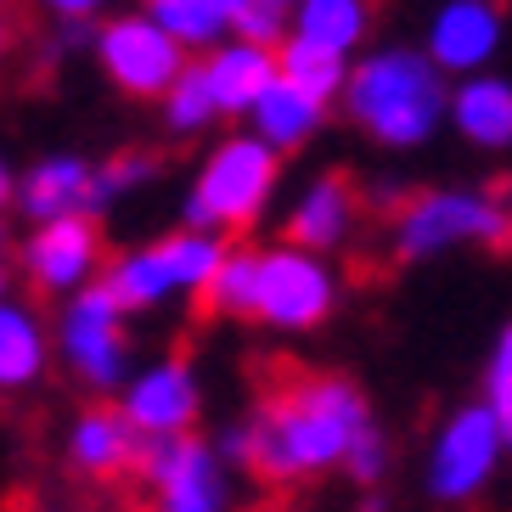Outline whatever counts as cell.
<instances>
[{"label":"cell","instance_id":"24","mask_svg":"<svg viewBox=\"0 0 512 512\" xmlns=\"http://www.w3.org/2000/svg\"><path fill=\"white\" fill-rule=\"evenodd\" d=\"M158 124H164L175 141H197V136H214V130H220L214 96H209V85H203V74H197L192 62H186L181 79L158 96Z\"/></svg>","mask_w":512,"mask_h":512},{"label":"cell","instance_id":"1","mask_svg":"<svg viewBox=\"0 0 512 512\" xmlns=\"http://www.w3.org/2000/svg\"><path fill=\"white\" fill-rule=\"evenodd\" d=\"M366 428H377V417L355 377L304 372L282 383L271 400H259L248 417L231 422L214 439V451L265 484H304L338 473Z\"/></svg>","mask_w":512,"mask_h":512},{"label":"cell","instance_id":"2","mask_svg":"<svg viewBox=\"0 0 512 512\" xmlns=\"http://www.w3.org/2000/svg\"><path fill=\"white\" fill-rule=\"evenodd\" d=\"M445 102H451V79L422 57L411 40H383L349 57L344 91L338 102L344 119L383 152H422L445 130Z\"/></svg>","mask_w":512,"mask_h":512},{"label":"cell","instance_id":"13","mask_svg":"<svg viewBox=\"0 0 512 512\" xmlns=\"http://www.w3.org/2000/svg\"><path fill=\"white\" fill-rule=\"evenodd\" d=\"M417 46L445 79L484 74L501 62V46H507V6L501 0H439L422 23Z\"/></svg>","mask_w":512,"mask_h":512},{"label":"cell","instance_id":"3","mask_svg":"<svg viewBox=\"0 0 512 512\" xmlns=\"http://www.w3.org/2000/svg\"><path fill=\"white\" fill-rule=\"evenodd\" d=\"M282 192V152L265 147L254 130H220L209 147L197 152L192 175L181 192V226L214 231V237L237 242L276 209Z\"/></svg>","mask_w":512,"mask_h":512},{"label":"cell","instance_id":"8","mask_svg":"<svg viewBox=\"0 0 512 512\" xmlns=\"http://www.w3.org/2000/svg\"><path fill=\"white\" fill-rule=\"evenodd\" d=\"M338 304H344V276L327 254H310L293 242L259 248L248 321H259L265 332H282V338H304V332L327 327L338 316Z\"/></svg>","mask_w":512,"mask_h":512},{"label":"cell","instance_id":"27","mask_svg":"<svg viewBox=\"0 0 512 512\" xmlns=\"http://www.w3.org/2000/svg\"><path fill=\"white\" fill-rule=\"evenodd\" d=\"M158 175V164H152L147 152H124V158H96V209L113 214L124 203V197H136L141 186Z\"/></svg>","mask_w":512,"mask_h":512},{"label":"cell","instance_id":"32","mask_svg":"<svg viewBox=\"0 0 512 512\" xmlns=\"http://www.w3.org/2000/svg\"><path fill=\"white\" fill-rule=\"evenodd\" d=\"M12 276H17V265H12V231H6V220H0V299L12 293Z\"/></svg>","mask_w":512,"mask_h":512},{"label":"cell","instance_id":"23","mask_svg":"<svg viewBox=\"0 0 512 512\" xmlns=\"http://www.w3.org/2000/svg\"><path fill=\"white\" fill-rule=\"evenodd\" d=\"M276 74L293 79L299 91H310L316 102H338V91H344V74H349V57H338V51H321L310 46V40H293L287 34L282 46H276Z\"/></svg>","mask_w":512,"mask_h":512},{"label":"cell","instance_id":"33","mask_svg":"<svg viewBox=\"0 0 512 512\" xmlns=\"http://www.w3.org/2000/svg\"><path fill=\"white\" fill-rule=\"evenodd\" d=\"M12 192H17V164L0 152V214L12 209Z\"/></svg>","mask_w":512,"mask_h":512},{"label":"cell","instance_id":"11","mask_svg":"<svg viewBox=\"0 0 512 512\" xmlns=\"http://www.w3.org/2000/svg\"><path fill=\"white\" fill-rule=\"evenodd\" d=\"M17 276L40 293V299H68L79 287H91L107 265L102 220L91 214H62V220H40L23 231V242H12Z\"/></svg>","mask_w":512,"mask_h":512},{"label":"cell","instance_id":"22","mask_svg":"<svg viewBox=\"0 0 512 512\" xmlns=\"http://www.w3.org/2000/svg\"><path fill=\"white\" fill-rule=\"evenodd\" d=\"M152 12V23L186 51V57H203L209 46L231 40V23H237L242 0H141Z\"/></svg>","mask_w":512,"mask_h":512},{"label":"cell","instance_id":"20","mask_svg":"<svg viewBox=\"0 0 512 512\" xmlns=\"http://www.w3.org/2000/svg\"><path fill=\"white\" fill-rule=\"evenodd\" d=\"M242 130H254L265 147H276L287 158V152H299V147H310V141L327 130V119H332V107L327 102H316L310 91H299L293 79H282L276 74L265 91H259V102L242 113Z\"/></svg>","mask_w":512,"mask_h":512},{"label":"cell","instance_id":"16","mask_svg":"<svg viewBox=\"0 0 512 512\" xmlns=\"http://www.w3.org/2000/svg\"><path fill=\"white\" fill-rule=\"evenodd\" d=\"M136 456H141V439L136 428L119 417L113 400H91L68 417V434H62V462L74 467L79 479L91 484H113V479H130L136 473Z\"/></svg>","mask_w":512,"mask_h":512},{"label":"cell","instance_id":"29","mask_svg":"<svg viewBox=\"0 0 512 512\" xmlns=\"http://www.w3.org/2000/svg\"><path fill=\"white\" fill-rule=\"evenodd\" d=\"M389 467H394V451H389V439H383V428H366V434L355 439V451L344 456V467H338V473H349L355 484H366V490H372V484L389 479Z\"/></svg>","mask_w":512,"mask_h":512},{"label":"cell","instance_id":"25","mask_svg":"<svg viewBox=\"0 0 512 512\" xmlns=\"http://www.w3.org/2000/svg\"><path fill=\"white\" fill-rule=\"evenodd\" d=\"M254 265H259V248H248V242H231L226 254H220L209 287H203V304H209L214 316L248 321V310H254Z\"/></svg>","mask_w":512,"mask_h":512},{"label":"cell","instance_id":"4","mask_svg":"<svg viewBox=\"0 0 512 512\" xmlns=\"http://www.w3.org/2000/svg\"><path fill=\"white\" fill-rule=\"evenodd\" d=\"M501 242H512L507 197L467 181L422 186V192L400 197V209L389 214L394 265H434V259L462 254V248H501Z\"/></svg>","mask_w":512,"mask_h":512},{"label":"cell","instance_id":"21","mask_svg":"<svg viewBox=\"0 0 512 512\" xmlns=\"http://www.w3.org/2000/svg\"><path fill=\"white\" fill-rule=\"evenodd\" d=\"M287 34L321 51H338V57H355V51H366V34H372V0H293Z\"/></svg>","mask_w":512,"mask_h":512},{"label":"cell","instance_id":"28","mask_svg":"<svg viewBox=\"0 0 512 512\" xmlns=\"http://www.w3.org/2000/svg\"><path fill=\"white\" fill-rule=\"evenodd\" d=\"M237 40H254V46H282L287 40V6L282 0H242L237 6V23H231Z\"/></svg>","mask_w":512,"mask_h":512},{"label":"cell","instance_id":"14","mask_svg":"<svg viewBox=\"0 0 512 512\" xmlns=\"http://www.w3.org/2000/svg\"><path fill=\"white\" fill-rule=\"evenodd\" d=\"M355 231H361V186L349 181L344 169H321V175H310L282 209V242L310 248V254L332 259L338 248H349Z\"/></svg>","mask_w":512,"mask_h":512},{"label":"cell","instance_id":"5","mask_svg":"<svg viewBox=\"0 0 512 512\" xmlns=\"http://www.w3.org/2000/svg\"><path fill=\"white\" fill-rule=\"evenodd\" d=\"M226 248L231 242L214 237V231L175 226L147 242H130L124 254H107L96 282L107 287V299L119 304L124 316H152V310H169L175 299H203V287H209Z\"/></svg>","mask_w":512,"mask_h":512},{"label":"cell","instance_id":"12","mask_svg":"<svg viewBox=\"0 0 512 512\" xmlns=\"http://www.w3.org/2000/svg\"><path fill=\"white\" fill-rule=\"evenodd\" d=\"M119 417L136 428V439H175L197 434L203 422V372L186 355H152L136 361V372L124 377V389L113 394Z\"/></svg>","mask_w":512,"mask_h":512},{"label":"cell","instance_id":"7","mask_svg":"<svg viewBox=\"0 0 512 512\" xmlns=\"http://www.w3.org/2000/svg\"><path fill=\"white\" fill-rule=\"evenodd\" d=\"M507 456L512 451L496 411L484 400H462L434 422V434L422 445V496L434 507H467V501L490 496Z\"/></svg>","mask_w":512,"mask_h":512},{"label":"cell","instance_id":"34","mask_svg":"<svg viewBox=\"0 0 512 512\" xmlns=\"http://www.w3.org/2000/svg\"><path fill=\"white\" fill-rule=\"evenodd\" d=\"M282 6H293V0H282Z\"/></svg>","mask_w":512,"mask_h":512},{"label":"cell","instance_id":"9","mask_svg":"<svg viewBox=\"0 0 512 512\" xmlns=\"http://www.w3.org/2000/svg\"><path fill=\"white\" fill-rule=\"evenodd\" d=\"M91 57H96L107 85L119 96H130V102H158V96L181 79L186 62H192L158 23H152L147 6H124V12L96 17Z\"/></svg>","mask_w":512,"mask_h":512},{"label":"cell","instance_id":"30","mask_svg":"<svg viewBox=\"0 0 512 512\" xmlns=\"http://www.w3.org/2000/svg\"><path fill=\"white\" fill-rule=\"evenodd\" d=\"M34 12H46L51 23H62V29H85V23H96V17L113 12V0H29Z\"/></svg>","mask_w":512,"mask_h":512},{"label":"cell","instance_id":"15","mask_svg":"<svg viewBox=\"0 0 512 512\" xmlns=\"http://www.w3.org/2000/svg\"><path fill=\"white\" fill-rule=\"evenodd\" d=\"M12 214H23L29 226L62 220V214L102 220V209H96V158H85V152H40L29 169H17Z\"/></svg>","mask_w":512,"mask_h":512},{"label":"cell","instance_id":"17","mask_svg":"<svg viewBox=\"0 0 512 512\" xmlns=\"http://www.w3.org/2000/svg\"><path fill=\"white\" fill-rule=\"evenodd\" d=\"M445 130H456V141L473 152H512V79L501 68L451 79Z\"/></svg>","mask_w":512,"mask_h":512},{"label":"cell","instance_id":"18","mask_svg":"<svg viewBox=\"0 0 512 512\" xmlns=\"http://www.w3.org/2000/svg\"><path fill=\"white\" fill-rule=\"evenodd\" d=\"M192 68L203 74V85H209L214 113H220V119H242V113L259 102V91L276 79V51L231 34V40L209 46L203 57H192Z\"/></svg>","mask_w":512,"mask_h":512},{"label":"cell","instance_id":"31","mask_svg":"<svg viewBox=\"0 0 512 512\" xmlns=\"http://www.w3.org/2000/svg\"><path fill=\"white\" fill-rule=\"evenodd\" d=\"M12 51H17V17H12V6L0 0V68L12 62Z\"/></svg>","mask_w":512,"mask_h":512},{"label":"cell","instance_id":"19","mask_svg":"<svg viewBox=\"0 0 512 512\" xmlns=\"http://www.w3.org/2000/svg\"><path fill=\"white\" fill-rule=\"evenodd\" d=\"M51 377V321L40 304L6 293L0 299V394H29Z\"/></svg>","mask_w":512,"mask_h":512},{"label":"cell","instance_id":"10","mask_svg":"<svg viewBox=\"0 0 512 512\" xmlns=\"http://www.w3.org/2000/svg\"><path fill=\"white\" fill-rule=\"evenodd\" d=\"M136 479L147 484L152 512H231L237 507L231 462L214 451V439H197V434L147 439L136 456Z\"/></svg>","mask_w":512,"mask_h":512},{"label":"cell","instance_id":"6","mask_svg":"<svg viewBox=\"0 0 512 512\" xmlns=\"http://www.w3.org/2000/svg\"><path fill=\"white\" fill-rule=\"evenodd\" d=\"M51 361L74 377L85 394L107 400L124 389V377L136 372V338H130V316L107 299V287L91 282L68 293L51 321Z\"/></svg>","mask_w":512,"mask_h":512},{"label":"cell","instance_id":"26","mask_svg":"<svg viewBox=\"0 0 512 512\" xmlns=\"http://www.w3.org/2000/svg\"><path fill=\"white\" fill-rule=\"evenodd\" d=\"M479 400L496 411L501 434H507V451H512V316L501 321V332L490 338V355H484V389Z\"/></svg>","mask_w":512,"mask_h":512}]
</instances>
